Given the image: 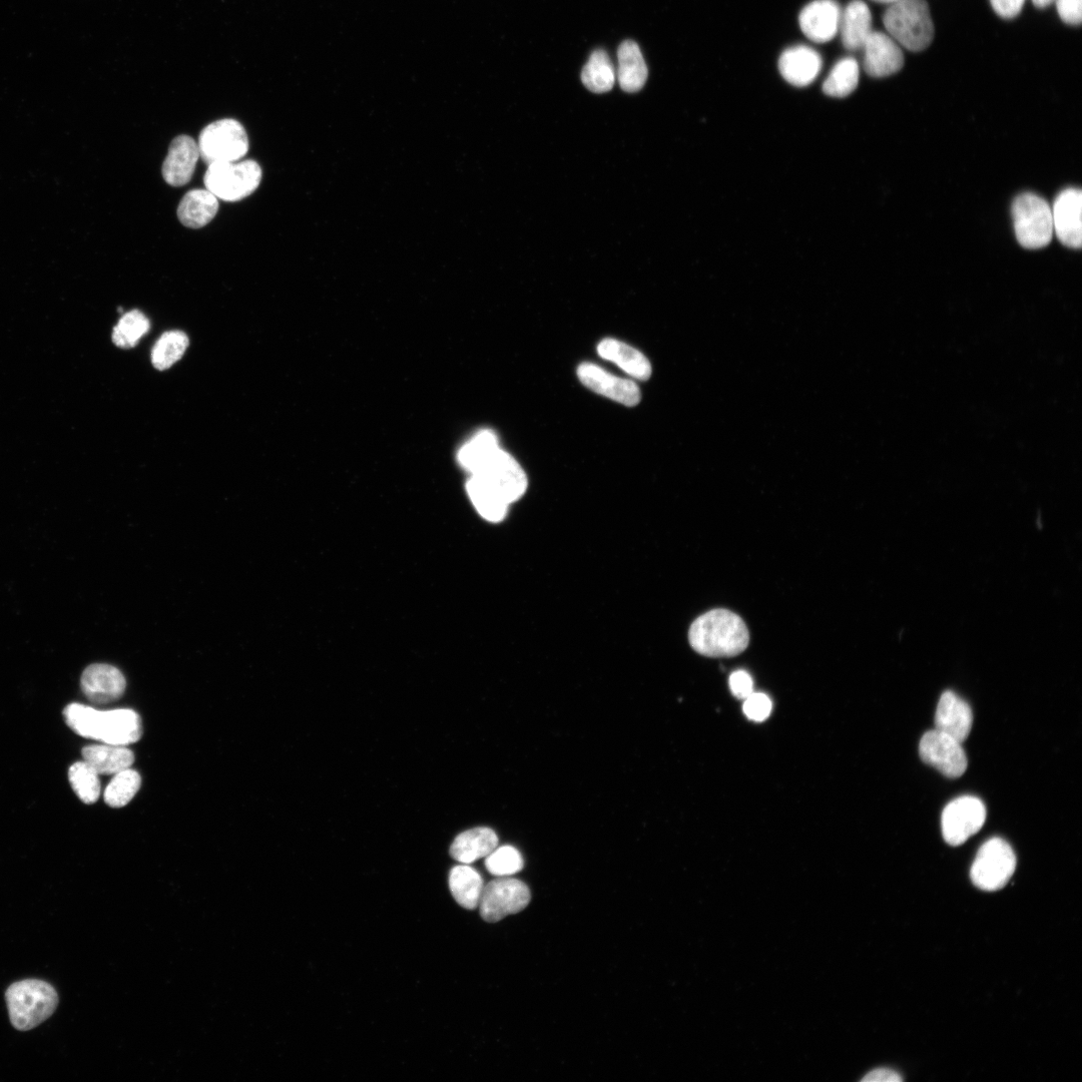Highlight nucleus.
<instances>
[{
	"instance_id": "obj_4",
	"label": "nucleus",
	"mask_w": 1082,
	"mask_h": 1082,
	"mask_svg": "<svg viewBox=\"0 0 1082 1082\" xmlns=\"http://www.w3.org/2000/svg\"><path fill=\"white\" fill-rule=\"evenodd\" d=\"M261 181L262 169L253 160L212 164L204 177L206 189L225 202L246 199Z\"/></svg>"
},
{
	"instance_id": "obj_8",
	"label": "nucleus",
	"mask_w": 1082,
	"mask_h": 1082,
	"mask_svg": "<svg viewBox=\"0 0 1082 1082\" xmlns=\"http://www.w3.org/2000/svg\"><path fill=\"white\" fill-rule=\"evenodd\" d=\"M531 900L530 890L520 880L499 877L483 888L479 908L487 922H498L524 910Z\"/></svg>"
},
{
	"instance_id": "obj_42",
	"label": "nucleus",
	"mask_w": 1082,
	"mask_h": 1082,
	"mask_svg": "<svg viewBox=\"0 0 1082 1082\" xmlns=\"http://www.w3.org/2000/svg\"><path fill=\"white\" fill-rule=\"evenodd\" d=\"M1054 2L1055 0H1032L1033 5L1038 9H1045Z\"/></svg>"
},
{
	"instance_id": "obj_39",
	"label": "nucleus",
	"mask_w": 1082,
	"mask_h": 1082,
	"mask_svg": "<svg viewBox=\"0 0 1082 1082\" xmlns=\"http://www.w3.org/2000/svg\"><path fill=\"white\" fill-rule=\"evenodd\" d=\"M732 694L741 700L747 699L754 690L752 677L745 671L734 672L729 679Z\"/></svg>"
},
{
	"instance_id": "obj_28",
	"label": "nucleus",
	"mask_w": 1082,
	"mask_h": 1082,
	"mask_svg": "<svg viewBox=\"0 0 1082 1082\" xmlns=\"http://www.w3.org/2000/svg\"><path fill=\"white\" fill-rule=\"evenodd\" d=\"M449 888L455 901L463 908L479 906L484 884L480 874L466 864L454 867L449 874Z\"/></svg>"
},
{
	"instance_id": "obj_34",
	"label": "nucleus",
	"mask_w": 1082,
	"mask_h": 1082,
	"mask_svg": "<svg viewBox=\"0 0 1082 1082\" xmlns=\"http://www.w3.org/2000/svg\"><path fill=\"white\" fill-rule=\"evenodd\" d=\"M142 779L130 768L115 775L105 791V801L112 808L127 806L141 788Z\"/></svg>"
},
{
	"instance_id": "obj_15",
	"label": "nucleus",
	"mask_w": 1082,
	"mask_h": 1082,
	"mask_svg": "<svg viewBox=\"0 0 1082 1082\" xmlns=\"http://www.w3.org/2000/svg\"><path fill=\"white\" fill-rule=\"evenodd\" d=\"M863 67L872 78H886L898 73L904 66L900 46L888 35L872 32L865 42Z\"/></svg>"
},
{
	"instance_id": "obj_40",
	"label": "nucleus",
	"mask_w": 1082,
	"mask_h": 1082,
	"mask_svg": "<svg viewBox=\"0 0 1082 1082\" xmlns=\"http://www.w3.org/2000/svg\"><path fill=\"white\" fill-rule=\"evenodd\" d=\"M1025 0H990L994 12L1002 19L1017 17L1024 6Z\"/></svg>"
},
{
	"instance_id": "obj_13",
	"label": "nucleus",
	"mask_w": 1082,
	"mask_h": 1082,
	"mask_svg": "<svg viewBox=\"0 0 1082 1082\" xmlns=\"http://www.w3.org/2000/svg\"><path fill=\"white\" fill-rule=\"evenodd\" d=\"M578 375L586 387L623 405L633 407L641 401V390L635 382L612 375L596 364H582Z\"/></svg>"
},
{
	"instance_id": "obj_26",
	"label": "nucleus",
	"mask_w": 1082,
	"mask_h": 1082,
	"mask_svg": "<svg viewBox=\"0 0 1082 1082\" xmlns=\"http://www.w3.org/2000/svg\"><path fill=\"white\" fill-rule=\"evenodd\" d=\"M618 58L621 88L627 93L641 91L648 80L649 71L640 47L633 41H626L620 46Z\"/></svg>"
},
{
	"instance_id": "obj_11",
	"label": "nucleus",
	"mask_w": 1082,
	"mask_h": 1082,
	"mask_svg": "<svg viewBox=\"0 0 1082 1082\" xmlns=\"http://www.w3.org/2000/svg\"><path fill=\"white\" fill-rule=\"evenodd\" d=\"M471 475L494 486L511 504L520 499L527 488V477L519 463L500 447Z\"/></svg>"
},
{
	"instance_id": "obj_24",
	"label": "nucleus",
	"mask_w": 1082,
	"mask_h": 1082,
	"mask_svg": "<svg viewBox=\"0 0 1082 1082\" xmlns=\"http://www.w3.org/2000/svg\"><path fill=\"white\" fill-rule=\"evenodd\" d=\"M218 211L219 199L207 189H196L183 197L178 217L185 227L200 229L211 223Z\"/></svg>"
},
{
	"instance_id": "obj_38",
	"label": "nucleus",
	"mask_w": 1082,
	"mask_h": 1082,
	"mask_svg": "<svg viewBox=\"0 0 1082 1082\" xmlns=\"http://www.w3.org/2000/svg\"><path fill=\"white\" fill-rule=\"evenodd\" d=\"M1057 13L1067 25L1079 26L1082 21V0H1055Z\"/></svg>"
},
{
	"instance_id": "obj_18",
	"label": "nucleus",
	"mask_w": 1082,
	"mask_h": 1082,
	"mask_svg": "<svg viewBox=\"0 0 1082 1082\" xmlns=\"http://www.w3.org/2000/svg\"><path fill=\"white\" fill-rule=\"evenodd\" d=\"M823 68L821 55L807 46L787 49L779 60V71L786 82L805 88L815 82Z\"/></svg>"
},
{
	"instance_id": "obj_3",
	"label": "nucleus",
	"mask_w": 1082,
	"mask_h": 1082,
	"mask_svg": "<svg viewBox=\"0 0 1082 1082\" xmlns=\"http://www.w3.org/2000/svg\"><path fill=\"white\" fill-rule=\"evenodd\" d=\"M6 997L12 1024L22 1031L31 1030L46 1021L59 1004L56 989L37 979L14 983Z\"/></svg>"
},
{
	"instance_id": "obj_14",
	"label": "nucleus",
	"mask_w": 1082,
	"mask_h": 1082,
	"mask_svg": "<svg viewBox=\"0 0 1082 1082\" xmlns=\"http://www.w3.org/2000/svg\"><path fill=\"white\" fill-rule=\"evenodd\" d=\"M1082 193L1078 189L1064 190L1055 200L1052 212L1053 231L1060 242L1072 249L1082 244Z\"/></svg>"
},
{
	"instance_id": "obj_35",
	"label": "nucleus",
	"mask_w": 1082,
	"mask_h": 1082,
	"mask_svg": "<svg viewBox=\"0 0 1082 1082\" xmlns=\"http://www.w3.org/2000/svg\"><path fill=\"white\" fill-rule=\"evenodd\" d=\"M69 780L77 796L85 804H95L101 794L100 775L85 761L77 762L69 770Z\"/></svg>"
},
{
	"instance_id": "obj_12",
	"label": "nucleus",
	"mask_w": 1082,
	"mask_h": 1082,
	"mask_svg": "<svg viewBox=\"0 0 1082 1082\" xmlns=\"http://www.w3.org/2000/svg\"><path fill=\"white\" fill-rule=\"evenodd\" d=\"M143 735L140 716L132 710L97 711L93 740L114 746L137 743Z\"/></svg>"
},
{
	"instance_id": "obj_17",
	"label": "nucleus",
	"mask_w": 1082,
	"mask_h": 1082,
	"mask_svg": "<svg viewBox=\"0 0 1082 1082\" xmlns=\"http://www.w3.org/2000/svg\"><path fill=\"white\" fill-rule=\"evenodd\" d=\"M81 685L84 694L92 703L106 705L118 701L124 695L127 682L117 668L97 664L85 670Z\"/></svg>"
},
{
	"instance_id": "obj_5",
	"label": "nucleus",
	"mask_w": 1082,
	"mask_h": 1082,
	"mask_svg": "<svg viewBox=\"0 0 1082 1082\" xmlns=\"http://www.w3.org/2000/svg\"><path fill=\"white\" fill-rule=\"evenodd\" d=\"M1014 229L1019 244L1026 249H1041L1052 240L1053 222L1049 205L1042 198L1025 193L1012 205Z\"/></svg>"
},
{
	"instance_id": "obj_6",
	"label": "nucleus",
	"mask_w": 1082,
	"mask_h": 1082,
	"mask_svg": "<svg viewBox=\"0 0 1082 1082\" xmlns=\"http://www.w3.org/2000/svg\"><path fill=\"white\" fill-rule=\"evenodd\" d=\"M198 146L207 166L238 162L249 152V138L242 124L225 119L207 126L200 134Z\"/></svg>"
},
{
	"instance_id": "obj_43",
	"label": "nucleus",
	"mask_w": 1082,
	"mask_h": 1082,
	"mask_svg": "<svg viewBox=\"0 0 1082 1082\" xmlns=\"http://www.w3.org/2000/svg\"><path fill=\"white\" fill-rule=\"evenodd\" d=\"M876 3L893 5L900 2V0H874Z\"/></svg>"
},
{
	"instance_id": "obj_32",
	"label": "nucleus",
	"mask_w": 1082,
	"mask_h": 1082,
	"mask_svg": "<svg viewBox=\"0 0 1082 1082\" xmlns=\"http://www.w3.org/2000/svg\"><path fill=\"white\" fill-rule=\"evenodd\" d=\"M189 338L182 331H169L163 334L152 351V363L158 370H167L176 364L185 354Z\"/></svg>"
},
{
	"instance_id": "obj_30",
	"label": "nucleus",
	"mask_w": 1082,
	"mask_h": 1082,
	"mask_svg": "<svg viewBox=\"0 0 1082 1082\" xmlns=\"http://www.w3.org/2000/svg\"><path fill=\"white\" fill-rule=\"evenodd\" d=\"M860 68L853 58L840 60L823 84V92L832 98H846L858 87Z\"/></svg>"
},
{
	"instance_id": "obj_25",
	"label": "nucleus",
	"mask_w": 1082,
	"mask_h": 1082,
	"mask_svg": "<svg viewBox=\"0 0 1082 1082\" xmlns=\"http://www.w3.org/2000/svg\"><path fill=\"white\" fill-rule=\"evenodd\" d=\"M467 493L478 513L490 522H499L506 516L509 502L490 483L479 476L468 479Z\"/></svg>"
},
{
	"instance_id": "obj_41",
	"label": "nucleus",
	"mask_w": 1082,
	"mask_h": 1082,
	"mask_svg": "<svg viewBox=\"0 0 1082 1082\" xmlns=\"http://www.w3.org/2000/svg\"><path fill=\"white\" fill-rule=\"evenodd\" d=\"M864 1082H900L902 1081L901 1075L888 1068H878L869 1072L862 1079Z\"/></svg>"
},
{
	"instance_id": "obj_7",
	"label": "nucleus",
	"mask_w": 1082,
	"mask_h": 1082,
	"mask_svg": "<svg viewBox=\"0 0 1082 1082\" xmlns=\"http://www.w3.org/2000/svg\"><path fill=\"white\" fill-rule=\"evenodd\" d=\"M1016 868V856L1011 846L1001 838L985 842L977 852L970 876L973 884L984 891L1002 889Z\"/></svg>"
},
{
	"instance_id": "obj_10",
	"label": "nucleus",
	"mask_w": 1082,
	"mask_h": 1082,
	"mask_svg": "<svg viewBox=\"0 0 1082 1082\" xmlns=\"http://www.w3.org/2000/svg\"><path fill=\"white\" fill-rule=\"evenodd\" d=\"M919 754L925 764L950 779L961 777L967 769L962 743L936 729L922 737Z\"/></svg>"
},
{
	"instance_id": "obj_29",
	"label": "nucleus",
	"mask_w": 1082,
	"mask_h": 1082,
	"mask_svg": "<svg viewBox=\"0 0 1082 1082\" xmlns=\"http://www.w3.org/2000/svg\"><path fill=\"white\" fill-rule=\"evenodd\" d=\"M582 81L586 88L595 94L610 92L616 83V73L609 55L596 51L585 66Z\"/></svg>"
},
{
	"instance_id": "obj_16",
	"label": "nucleus",
	"mask_w": 1082,
	"mask_h": 1082,
	"mask_svg": "<svg viewBox=\"0 0 1082 1082\" xmlns=\"http://www.w3.org/2000/svg\"><path fill=\"white\" fill-rule=\"evenodd\" d=\"M841 8L835 0H814L801 12L799 24L812 42L826 44L839 33Z\"/></svg>"
},
{
	"instance_id": "obj_27",
	"label": "nucleus",
	"mask_w": 1082,
	"mask_h": 1082,
	"mask_svg": "<svg viewBox=\"0 0 1082 1082\" xmlns=\"http://www.w3.org/2000/svg\"><path fill=\"white\" fill-rule=\"evenodd\" d=\"M83 757L99 775H116L129 769L135 761L131 750L108 744L84 748Z\"/></svg>"
},
{
	"instance_id": "obj_1",
	"label": "nucleus",
	"mask_w": 1082,
	"mask_h": 1082,
	"mask_svg": "<svg viewBox=\"0 0 1082 1082\" xmlns=\"http://www.w3.org/2000/svg\"><path fill=\"white\" fill-rule=\"evenodd\" d=\"M689 641L700 655L731 658L749 646L750 634L745 622L728 610H713L699 617L691 626Z\"/></svg>"
},
{
	"instance_id": "obj_20",
	"label": "nucleus",
	"mask_w": 1082,
	"mask_h": 1082,
	"mask_svg": "<svg viewBox=\"0 0 1082 1082\" xmlns=\"http://www.w3.org/2000/svg\"><path fill=\"white\" fill-rule=\"evenodd\" d=\"M972 724L970 706L953 692L943 693L935 715L936 730L963 743L971 732Z\"/></svg>"
},
{
	"instance_id": "obj_31",
	"label": "nucleus",
	"mask_w": 1082,
	"mask_h": 1082,
	"mask_svg": "<svg viewBox=\"0 0 1082 1082\" xmlns=\"http://www.w3.org/2000/svg\"><path fill=\"white\" fill-rule=\"evenodd\" d=\"M499 448L495 433L483 430L466 442L458 452V461L471 474Z\"/></svg>"
},
{
	"instance_id": "obj_23",
	"label": "nucleus",
	"mask_w": 1082,
	"mask_h": 1082,
	"mask_svg": "<svg viewBox=\"0 0 1082 1082\" xmlns=\"http://www.w3.org/2000/svg\"><path fill=\"white\" fill-rule=\"evenodd\" d=\"M599 355L617 364L630 376L648 380L652 376L649 359L639 350L616 339H605L598 346Z\"/></svg>"
},
{
	"instance_id": "obj_2",
	"label": "nucleus",
	"mask_w": 1082,
	"mask_h": 1082,
	"mask_svg": "<svg viewBox=\"0 0 1082 1082\" xmlns=\"http://www.w3.org/2000/svg\"><path fill=\"white\" fill-rule=\"evenodd\" d=\"M889 36L911 52L926 50L934 38V26L926 0H900L883 17Z\"/></svg>"
},
{
	"instance_id": "obj_37",
	"label": "nucleus",
	"mask_w": 1082,
	"mask_h": 1082,
	"mask_svg": "<svg viewBox=\"0 0 1082 1082\" xmlns=\"http://www.w3.org/2000/svg\"><path fill=\"white\" fill-rule=\"evenodd\" d=\"M772 707V702L767 695L753 693L745 699L743 710L748 719L763 722L771 715Z\"/></svg>"
},
{
	"instance_id": "obj_21",
	"label": "nucleus",
	"mask_w": 1082,
	"mask_h": 1082,
	"mask_svg": "<svg viewBox=\"0 0 1082 1082\" xmlns=\"http://www.w3.org/2000/svg\"><path fill=\"white\" fill-rule=\"evenodd\" d=\"M872 32L868 6L862 0H853L841 14L839 33L844 48L850 52L862 50Z\"/></svg>"
},
{
	"instance_id": "obj_33",
	"label": "nucleus",
	"mask_w": 1082,
	"mask_h": 1082,
	"mask_svg": "<svg viewBox=\"0 0 1082 1082\" xmlns=\"http://www.w3.org/2000/svg\"><path fill=\"white\" fill-rule=\"evenodd\" d=\"M151 328L150 320L139 311L126 313L114 329L113 341L122 349L134 348Z\"/></svg>"
},
{
	"instance_id": "obj_19",
	"label": "nucleus",
	"mask_w": 1082,
	"mask_h": 1082,
	"mask_svg": "<svg viewBox=\"0 0 1082 1082\" xmlns=\"http://www.w3.org/2000/svg\"><path fill=\"white\" fill-rule=\"evenodd\" d=\"M200 158L199 146L193 138L183 135L174 139L162 169L167 184L173 187L189 184Z\"/></svg>"
},
{
	"instance_id": "obj_22",
	"label": "nucleus",
	"mask_w": 1082,
	"mask_h": 1082,
	"mask_svg": "<svg viewBox=\"0 0 1082 1082\" xmlns=\"http://www.w3.org/2000/svg\"><path fill=\"white\" fill-rule=\"evenodd\" d=\"M498 845L496 833L486 827H477L459 834L450 847L452 858L462 864H471L487 857Z\"/></svg>"
},
{
	"instance_id": "obj_36",
	"label": "nucleus",
	"mask_w": 1082,
	"mask_h": 1082,
	"mask_svg": "<svg viewBox=\"0 0 1082 1082\" xmlns=\"http://www.w3.org/2000/svg\"><path fill=\"white\" fill-rule=\"evenodd\" d=\"M523 858L512 846L495 848L485 860L487 871L497 877H507L523 869Z\"/></svg>"
},
{
	"instance_id": "obj_9",
	"label": "nucleus",
	"mask_w": 1082,
	"mask_h": 1082,
	"mask_svg": "<svg viewBox=\"0 0 1082 1082\" xmlns=\"http://www.w3.org/2000/svg\"><path fill=\"white\" fill-rule=\"evenodd\" d=\"M986 808L976 797L964 796L950 802L942 813V834L947 844L960 846L980 831Z\"/></svg>"
}]
</instances>
